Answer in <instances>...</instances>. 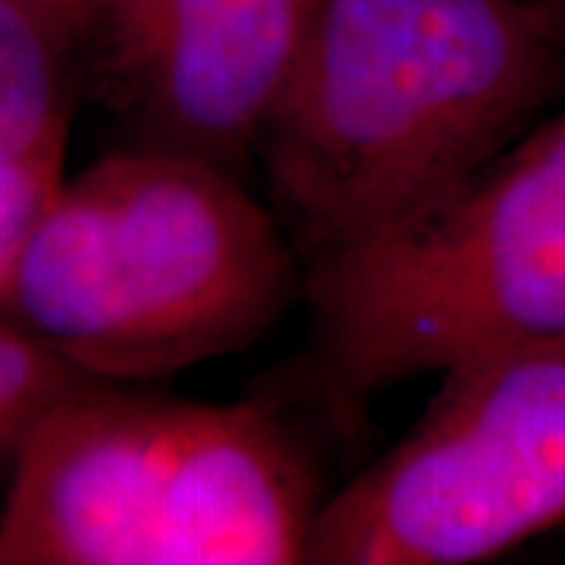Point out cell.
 Masks as SVG:
<instances>
[{"mask_svg":"<svg viewBox=\"0 0 565 565\" xmlns=\"http://www.w3.org/2000/svg\"><path fill=\"white\" fill-rule=\"evenodd\" d=\"M302 292L296 245L236 173L139 145L63 177L0 318L88 377L148 384L255 345Z\"/></svg>","mask_w":565,"mask_h":565,"instance_id":"7a4b0ae2","label":"cell"},{"mask_svg":"<svg viewBox=\"0 0 565 565\" xmlns=\"http://www.w3.org/2000/svg\"><path fill=\"white\" fill-rule=\"evenodd\" d=\"M546 7H550V13H553V20H556L559 35L565 39V0H546Z\"/></svg>","mask_w":565,"mask_h":565,"instance_id":"8fae6325","label":"cell"},{"mask_svg":"<svg viewBox=\"0 0 565 565\" xmlns=\"http://www.w3.org/2000/svg\"><path fill=\"white\" fill-rule=\"evenodd\" d=\"M333 405L515 345L565 340V110L359 252L305 270Z\"/></svg>","mask_w":565,"mask_h":565,"instance_id":"277c9868","label":"cell"},{"mask_svg":"<svg viewBox=\"0 0 565 565\" xmlns=\"http://www.w3.org/2000/svg\"><path fill=\"white\" fill-rule=\"evenodd\" d=\"M98 384L54 349L0 318V478L10 475L22 440L47 408Z\"/></svg>","mask_w":565,"mask_h":565,"instance_id":"ba28073f","label":"cell"},{"mask_svg":"<svg viewBox=\"0 0 565 565\" xmlns=\"http://www.w3.org/2000/svg\"><path fill=\"white\" fill-rule=\"evenodd\" d=\"M321 484L264 403L88 384L7 475L0 565H296Z\"/></svg>","mask_w":565,"mask_h":565,"instance_id":"3957f363","label":"cell"},{"mask_svg":"<svg viewBox=\"0 0 565 565\" xmlns=\"http://www.w3.org/2000/svg\"><path fill=\"white\" fill-rule=\"evenodd\" d=\"M79 61L22 0H0V161L66 145Z\"/></svg>","mask_w":565,"mask_h":565,"instance_id":"52a82bcc","label":"cell"},{"mask_svg":"<svg viewBox=\"0 0 565 565\" xmlns=\"http://www.w3.org/2000/svg\"><path fill=\"white\" fill-rule=\"evenodd\" d=\"M32 13H39L79 57L92 51L114 0H22Z\"/></svg>","mask_w":565,"mask_h":565,"instance_id":"30bf717a","label":"cell"},{"mask_svg":"<svg viewBox=\"0 0 565 565\" xmlns=\"http://www.w3.org/2000/svg\"><path fill=\"white\" fill-rule=\"evenodd\" d=\"M66 163V145H54L17 161H0V299L29 233L57 195Z\"/></svg>","mask_w":565,"mask_h":565,"instance_id":"9c48e42d","label":"cell"},{"mask_svg":"<svg viewBox=\"0 0 565 565\" xmlns=\"http://www.w3.org/2000/svg\"><path fill=\"white\" fill-rule=\"evenodd\" d=\"M440 377L403 440L323 500L305 563L471 565L565 522V340Z\"/></svg>","mask_w":565,"mask_h":565,"instance_id":"5b68a950","label":"cell"},{"mask_svg":"<svg viewBox=\"0 0 565 565\" xmlns=\"http://www.w3.org/2000/svg\"><path fill=\"white\" fill-rule=\"evenodd\" d=\"M563 76L546 0H323L258 141L305 262L459 192L541 122Z\"/></svg>","mask_w":565,"mask_h":565,"instance_id":"6da1fadb","label":"cell"},{"mask_svg":"<svg viewBox=\"0 0 565 565\" xmlns=\"http://www.w3.org/2000/svg\"><path fill=\"white\" fill-rule=\"evenodd\" d=\"M323 0H114L92 44L107 98L154 148L239 173Z\"/></svg>","mask_w":565,"mask_h":565,"instance_id":"8992f818","label":"cell"}]
</instances>
